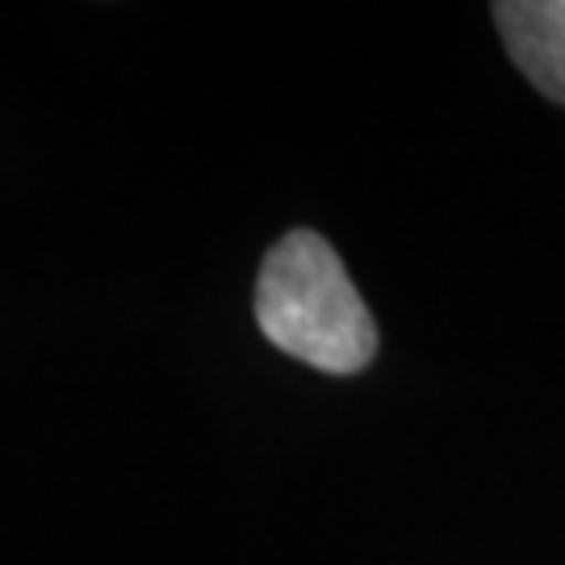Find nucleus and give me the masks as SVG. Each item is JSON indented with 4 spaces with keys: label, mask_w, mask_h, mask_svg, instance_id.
Returning a JSON list of instances; mask_svg holds the SVG:
<instances>
[{
    "label": "nucleus",
    "mask_w": 565,
    "mask_h": 565,
    "mask_svg": "<svg viewBox=\"0 0 565 565\" xmlns=\"http://www.w3.org/2000/svg\"><path fill=\"white\" fill-rule=\"evenodd\" d=\"M256 323L294 361L348 377L377 352V323L335 247L315 231L273 243L256 277Z\"/></svg>",
    "instance_id": "1"
},
{
    "label": "nucleus",
    "mask_w": 565,
    "mask_h": 565,
    "mask_svg": "<svg viewBox=\"0 0 565 565\" xmlns=\"http://www.w3.org/2000/svg\"><path fill=\"white\" fill-rule=\"evenodd\" d=\"M494 25L527 81L565 105V0H503Z\"/></svg>",
    "instance_id": "2"
}]
</instances>
